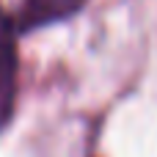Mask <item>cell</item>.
Listing matches in <instances>:
<instances>
[{
	"mask_svg": "<svg viewBox=\"0 0 157 157\" xmlns=\"http://www.w3.org/2000/svg\"><path fill=\"white\" fill-rule=\"evenodd\" d=\"M19 39L14 14L0 3V138L11 127L19 99Z\"/></svg>",
	"mask_w": 157,
	"mask_h": 157,
	"instance_id": "6da1fadb",
	"label": "cell"
},
{
	"mask_svg": "<svg viewBox=\"0 0 157 157\" xmlns=\"http://www.w3.org/2000/svg\"><path fill=\"white\" fill-rule=\"evenodd\" d=\"M91 0H19V6L11 11L14 25L19 36H30L36 30L61 25L75 19Z\"/></svg>",
	"mask_w": 157,
	"mask_h": 157,
	"instance_id": "7a4b0ae2",
	"label": "cell"
}]
</instances>
